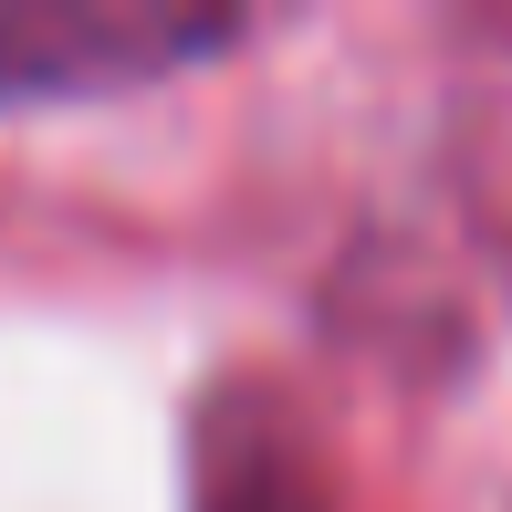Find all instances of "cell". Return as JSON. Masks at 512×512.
Returning a JSON list of instances; mask_svg holds the SVG:
<instances>
[{
    "label": "cell",
    "mask_w": 512,
    "mask_h": 512,
    "mask_svg": "<svg viewBox=\"0 0 512 512\" xmlns=\"http://www.w3.org/2000/svg\"><path fill=\"white\" fill-rule=\"evenodd\" d=\"M209 512H304V502H293L283 481H262V471H251V481H209Z\"/></svg>",
    "instance_id": "obj_2"
},
{
    "label": "cell",
    "mask_w": 512,
    "mask_h": 512,
    "mask_svg": "<svg viewBox=\"0 0 512 512\" xmlns=\"http://www.w3.org/2000/svg\"><path fill=\"white\" fill-rule=\"evenodd\" d=\"M230 42L241 11H209V0H0V105L126 95Z\"/></svg>",
    "instance_id": "obj_1"
}]
</instances>
